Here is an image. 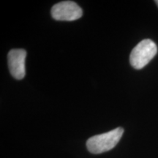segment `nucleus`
<instances>
[{
  "mask_svg": "<svg viewBox=\"0 0 158 158\" xmlns=\"http://www.w3.org/2000/svg\"><path fill=\"white\" fill-rule=\"evenodd\" d=\"M123 133V128L117 127L107 133L92 136L86 141V147L89 152L96 155L110 151L118 143Z\"/></svg>",
  "mask_w": 158,
  "mask_h": 158,
  "instance_id": "nucleus-1",
  "label": "nucleus"
},
{
  "mask_svg": "<svg viewBox=\"0 0 158 158\" xmlns=\"http://www.w3.org/2000/svg\"><path fill=\"white\" fill-rule=\"evenodd\" d=\"M157 52V47L155 42L150 39L143 40L131 51L130 64L137 70L143 68L155 56Z\"/></svg>",
  "mask_w": 158,
  "mask_h": 158,
  "instance_id": "nucleus-2",
  "label": "nucleus"
},
{
  "mask_svg": "<svg viewBox=\"0 0 158 158\" xmlns=\"http://www.w3.org/2000/svg\"><path fill=\"white\" fill-rule=\"evenodd\" d=\"M51 13L53 19L56 21H76L83 15L82 9L72 1H63L56 4L53 6Z\"/></svg>",
  "mask_w": 158,
  "mask_h": 158,
  "instance_id": "nucleus-3",
  "label": "nucleus"
},
{
  "mask_svg": "<svg viewBox=\"0 0 158 158\" xmlns=\"http://www.w3.org/2000/svg\"><path fill=\"white\" fill-rule=\"evenodd\" d=\"M27 51L23 49H12L8 53L7 60L10 74L17 80H21L26 75L25 60Z\"/></svg>",
  "mask_w": 158,
  "mask_h": 158,
  "instance_id": "nucleus-4",
  "label": "nucleus"
},
{
  "mask_svg": "<svg viewBox=\"0 0 158 158\" xmlns=\"http://www.w3.org/2000/svg\"><path fill=\"white\" fill-rule=\"evenodd\" d=\"M155 3L157 4V5L158 6V0H156V1H155Z\"/></svg>",
  "mask_w": 158,
  "mask_h": 158,
  "instance_id": "nucleus-5",
  "label": "nucleus"
}]
</instances>
